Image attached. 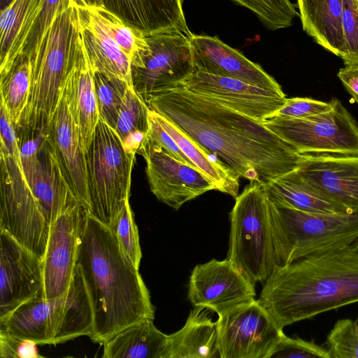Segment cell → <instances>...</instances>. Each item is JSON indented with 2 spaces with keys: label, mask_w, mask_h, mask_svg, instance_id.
I'll return each instance as SVG.
<instances>
[{
  "label": "cell",
  "mask_w": 358,
  "mask_h": 358,
  "mask_svg": "<svg viewBox=\"0 0 358 358\" xmlns=\"http://www.w3.org/2000/svg\"><path fill=\"white\" fill-rule=\"evenodd\" d=\"M147 106L239 178L265 184L298 167L301 155L262 122L180 85L153 97Z\"/></svg>",
  "instance_id": "1"
},
{
  "label": "cell",
  "mask_w": 358,
  "mask_h": 358,
  "mask_svg": "<svg viewBox=\"0 0 358 358\" xmlns=\"http://www.w3.org/2000/svg\"><path fill=\"white\" fill-rule=\"evenodd\" d=\"M77 266L90 299L95 343L103 344L129 326L155 319L150 292L137 268L120 246L114 231L87 210Z\"/></svg>",
  "instance_id": "2"
},
{
  "label": "cell",
  "mask_w": 358,
  "mask_h": 358,
  "mask_svg": "<svg viewBox=\"0 0 358 358\" xmlns=\"http://www.w3.org/2000/svg\"><path fill=\"white\" fill-rule=\"evenodd\" d=\"M281 328L358 302V249L315 253L276 266L258 299Z\"/></svg>",
  "instance_id": "3"
},
{
  "label": "cell",
  "mask_w": 358,
  "mask_h": 358,
  "mask_svg": "<svg viewBox=\"0 0 358 358\" xmlns=\"http://www.w3.org/2000/svg\"><path fill=\"white\" fill-rule=\"evenodd\" d=\"M82 46L78 9L70 7L54 20L30 58L31 93L17 131L48 125Z\"/></svg>",
  "instance_id": "4"
},
{
  "label": "cell",
  "mask_w": 358,
  "mask_h": 358,
  "mask_svg": "<svg viewBox=\"0 0 358 358\" xmlns=\"http://www.w3.org/2000/svg\"><path fill=\"white\" fill-rule=\"evenodd\" d=\"M92 329V306L78 266L64 294L49 299L36 296L0 320V332L38 345H57L90 336Z\"/></svg>",
  "instance_id": "5"
},
{
  "label": "cell",
  "mask_w": 358,
  "mask_h": 358,
  "mask_svg": "<svg viewBox=\"0 0 358 358\" xmlns=\"http://www.w3.org/2000/svg\"><path fill=\"white\" fill-rule=\"evenodd\" d=\"M268 203L276 266L358 240V211L310 213L279 204L269 196Z\"/></svg>",
  "instance_id": "6"
},
{
  "label": "cell",
  "mask_w": 358,
  "mask_h": 358,
  "mask_svg": "<svg viewBox=\"0 0 358 358\" xmlns=\"http://www.w3.org/2000/svg\"><path fill=\"white\" fill-rule=\"evenodd\" d=\"M227 259L255 285L276 267L268 194L264 184L250 182L235 199L229 214Z\"/></svg>",
  "instance_id": "7"
},
{
  "label": "cell",
  "mask_w": 358,
  "mask_h": 358,
  "mask_svg": "<svg viewBox=\"0 0 358 358\" xmlns=\"http://www.w3.org/2000/svg\"><path fill=\"white\" fill-rule=\"evenodd\" d=\"M89 213L111 227L129 200L135 156L128 153L116 131L99 120L85 153Z\"/></svg>",
  "instance_id": "8"
},
{
  "label": "cell",
  "mask_w": 358,
  "mask_h": 358,
  "mask_svg": "<svg viewBox=\"0 0 358 358\" xmlns=\"http://www.w3.org/2000/svg\"><path fill=\"white\" fill-rule=\"evenodd\" d=\"M333 108L305 119L271 116L262 124L300 155H358V124L336 98Z\"/></svg>",
  "instance_id": "9"
},
{
  "label": "cell",
  "mask_w": 358,
  "mask_h": 358,
  "mask_svg": "<svg viewBox=\"0 0 358 358\" xmlns=\"http://www.w3.org/2000/svg\"><path fill=\"white\" fill-rule=\"evenodd\" d=\"M0 231L43 259L50 226L24 176L22 166L0 153Z\"/></svg>",
  "instance_id": "10"
},
{
  "label": "cell",
  "mask_w": 358,
  "mask_h": 358,
  "mask_svg": "<svg viewBox=\"0 0 358 358\" xmlns=\"http://www.w3.org/2000/svg\"><path fill=\"white\" fill-rule=\"evenodd\" d=\"M147 49L131 63L132 86L147 104L180 85L194 71L189 37L181 33L146 36Z\"/></svg>",
  "instance_id": "11"
},
{
  "label": "cell",
  "mask_w": 358,
  "mask_h": 358,
  "mask_svg": "<svg viewBox=\"0 0 358 358\" xmlns=\"http://www.w3.org/2000/svg\"><path fill=\"white\" fill-rule=\"evenodd\" d=\"M220 358H269L285 334L258 299L218 315Z\"/></svg>",
  "instance_id": "12"
},
{
  "label": "cell",
  "mask_w": 358,
  "mask_h": 358,
  "mask_svg": "<svg viewBox=\"0 0 358 358\" xmlns=\"http://www.w3.org/2000/svg\"><path fill=\"white\" fill-rule=\"evenodd\" d=\"M137 153L146 162L151 192L159 201L175 210L208 191L217 190L206 174L172 157L148 134Z\"/></svg>",
  "instance_id": "13"
},
{
  "label": "cell",
  "mask_w": 358,
  "mask_h": 358,
  "mask_svg": "<svg viewBox=\"0 0 358 358\" xmlns=\"http://www.w3.org/2000/svg\"><path fill=\"white\" fill-rule=\"evenodd\" d=\"M86 211L78 202H74L67 206L51 224L43 257L41 297H59L70 287L76 271L81 228Z\"/></svg>",
  "instance_id": "14"
},
{
  "label": "cell",
  "mask_w": 358,
  "mask_h": 358,
  "mask_svg": "<svg viewBox=\"0 0 358 358\" xmlns=\"http://www.w3.org/2000/svg\"><path fill=\"white\" fill-rule=\"evenodd\" d=\"M180 85L262 122L273 116L287 99L284 92L199 71H194Z\"/></svg>",
  "instance_id": "15"
},
{
  "label": "cell",
  "mask_w": 358,
  "mask_h": 358,
  "mask_svg": "<svg viewBox=\"0 0 358 358\" xmlns=\"http://www.w3.org/2000/svg\"><path fill=\"white\" fill-rule=\"evenodd\" d=\"M255 285L227 259H213L192 271L187 298L194 306L208 308L219 315L255 299Z\"/></svg>",
  "instance_id": "16"
},
{
  "label": "cell",
  "mask_w": 358,
  "mask_h": 358,
  "mask_svg": "<svg viewBox=\"0 0 358 358\" xmlns=\"http://www.w3.org/2000/svg\"><path fill=\"white\" fill-rule=\"evenodd\" d=\"M0 320L38 296L43 287V259L0 231Z\"/></svg>",
  "instance_id": "17"
},
{
  "label": "cell",
  "mask_w": 358,
  "mask_h": 358,
  "mask_svg": "<svg viewBox=\"0 0 358 358\" xmlns=\"http://www.w3.org/2000/svg\"><path fill=\"white\" fill-rule=\"evenodd\" d=\"M49 143L62 174L77 201L90 208L85 152L71 110L65 83L48 125Z\"/></svg>",
  "instance_id": "18"
},
{
  "label": "cell",
  "mask_w": 358,
  "mask_h": 358,
  "mask_svg": "<svg viewBox=\"0 0 358 358\" xmlns=\"http://www.w3.org/2000/svg\"><path fill=\"white\" fill-rule=\"evenodd\" d=\"M189 40L194 71L234 78L266 90L284 92L278 83L260 65L251 62L217 37L192 34Z\"/></svg>",
  "instance_id": "19"
},
{
  "label": "cell",
  "mask_w": 358,
  "mask_h": 358,
  "mask_svg": "<svg viewBox=\"0 0 358 358\" xmlns=\"http://www.w3.org/2000/svg\"><path fill=\"white\" fill-rule=\"evenodd\" d=\"M296 171L348 212L358 211V155H301Z\"/></svg>",
  "instance_id": "20"
},
{
  "label": "cell",
  "mask_w": 358,
  "mask_h": 358,
  "mask_svg": "<svg viewBox=\"0 0 358 358\" xmlns=\"http://www.w3.org/2000/svg\"><path fill=\"white\" fill-rule=\"evenodd\" d=\"M26 180L50 227L69 205L78 202L68 187L48 139L34 158L22 162Z\"/></svg>",
  "instance_id": "21"
},
{
  "label": "cell",
  "mask_w": 358,
  "mask_h": 358,
  "mask_svg": "<svg viewBox=\"0 0 358 358\" xmlns=\"http://www.w3.org/2000/svg\"><path fill=\"white\" fill-rule=\"evenodd\" d=\"M103 7L145 36L162 33L192 35L182 0H103Z\"/></svg>",
  "instance_id": "22"
},
{
  "label": "cell",
  "mask_w": 358,
  "mask_h": 358,
  "mask_svg": "<svg viewBox=\"0 0 358 358\" xmlns=\"http://www.w3.org/2000/svg\"><path fill=\"white\" fill-rule=\"evenodd\" d=\"M80 35L93 71L120 78L132 86L131 60L87 8H77Z\"/></svg>",
  "instance_id": "23"
},
{
  "label": "cell",
  "mask_w": 358,
  "mask_h": 358,
  "mask_svg": "<svg viewBox=\"0 0 358 358\" xmlns=\"http://www.w3.org/2000/svg\"><path fill=\"white\" fill-rule=\"evenodd\" d=\"M211 312L194 306L184 326L168 335L164 358H220L217 322Z\"/></svg>",
  "instance_id": "24"
},
{
  "label": "cell",
  "mask_w": 358,
  "mask_h": 358,
  "mask_svg": "<svg viewBox=\"0 0 358 358\" xmlns=\"http://www.w3.org/2000/svg\"><path fill=\"white\" fill-rule=\"evenodd\" d=\"M83 42V41H82ZM65 85L72 114L86 153L100 120L93 73L83 43L82 50L70 71Z\"/></svg>",
  "instance_id": "25"
},
{
  "label": "cell",
  "mask_w": 358,
  "mask_h": 358,
  "mask_svg": "<svg viewBox=\"0 0 358 358\" xmlns=\"http://www.w3.org/2000/svg\"><path fill=\"white\" fill-rule=\"evenodd\" d=\"M303 30L326 50L342 57L343 0H297Z\"/></svg>",
  "instance_id": "26"
},
{
  "label": "cell",
  "mask_w": 358,
  "mask_h": 358,
  "mask_svg": "<svg viewBox=\"0 0 358 358\" xmlns=\"http://www.w3.org/2000/svg\"><path fill=\"white\" fill-rule=\"evenodd\" d=\"M43 0H13L1 10L0 74L22 52Z\"/></svg>",
  "instance_id": "27"
},
{
  "label": "cell",
  "mask_w": 358,
  "mask_h": 358,
  "mask_svg": "<svg viewBox=\"0 0 358 358\" xmlns=\"http://www.w3.org/2000/svg\"><path fill=\"white\" fill-rule=\"evenodd\" d=\"M264 185L272 201L287 207L316 213H349L324 195L296 169Z\"/></svg>",
  "instance_id": "28"
},
{
  "label": "cell",
  "mask_w": 358,
  "mask_h": 358,
  "mask_svg": "<svg viewBox=\"0 0 358 358\" xmlns=\"http://www.w3.org/2000/svg\"><path fill=\"white\" fill-rule=\"evenodd\" d=\"M154 320L139 321L103 343V358H164L168 335Z\"/></svg>",
  "instance_id": "29"
},
{
  "label": "cell",
  "mask_w": 358,
  "mask_h": 358,
  "mask_svg": "<svg viewBox=\"0 0 358 358\" xmlns=\"http://www.w3.org/2000/svg\"><path fill=\"white\" fill-rule=\"evenodd\" d=\"M152 112L157 120L173 138L183 153L215 184L217 191L236 199L238 195L239 176L217 157L203 150L173 123L157 112Z\"/></svg>",
  "instance_id": "30"
},
{
  "label": "cell",
  "mask_w": 358,
  "mask_h": 358,
  "mask_svg": "<svg viewBox=\"0 0 358 358\" xmlns=\"http://www.w3.org/2000/svg\"><path fill=\"white\" fill-rule=\"evenodd\" d=\"M31 88V59L21 53L9 69L1 73L0 80V96L7 106L17 130L27 107Z\"/></svg>",
  "instance_id": "31"
},
{
  "label": "cell",
  "mask_w": 358,
  "mask_h": 358,
  "mask_svg": "<svg viewBox=\"0 0 358 358\" xmlns=\"http://www.w3.org/2000/svg\"><path fill=\"white\" fill-rule=\"evenodd\" d=\"M108 34L129 57L131 63L147 49L146 36L103 6L87 8Z\"/></svg>",
  "instance_id": "32"
},
{
  "label": "cell",
  "mask_w": 358,
  "mask_h": 358,
  "mask_svg": "<svg viewBox=\"0 0 358 358\" xmlns=\"http://www.w3.org/2000/svg\"><path fill=\"white\" fill-rule=\"evenodd\" d=\"M92 73L100 119L114 129L126 90L130 85L124 80L96 71L92 70Z\"/></svg>",
  "instance_id": "33"
},
{
  "label": "cell",
  "mask_w": 358,
  "mask_h": 358,
  "mask_svg": "<svg viewBox=\"0 0 358 358\" xmlns=\"http://www.w3.org/2000/svg\"><path fill=\"white\" fill-rule=\"evenodd\" d=\"M252 11L266 29L275 31L288 28L297 15L289 0H231Z\"/></svg>",
  "instance_id": "34"
},
{
  "label": "cell",
  "mask_w": 358,
  "mask_h": 358,
  "mask_svg": "<svg viewBox=\"0 0 358 358\" xmlns=\"http://www.w3.org/2000/svg\"><path fill=\"white\" fill-rule=\"evenodd\" d=\"M150 108L131 86H128L114 130L124 141L136 132H148Z\"/></svg>",
  "instance_id": "35"
},
{
  "label": "cell",
  "mask_w": 358,
  "mask_h": 358,
  "mask_svg": "<svg viewBox=\"0 0 358 358\" xmlns=\"http://www.w3.org/2000/svg\"><path fill=\"white\" fill-rule=\"evenodd\" d=\"M325 344L330 358H358V322L349 318L337 320Z\"/></svg>",
  "instance_id": "36"
},
{
  "label": "cell",
  "mask_w": 358,
  "mask_h": 358,
  "mask_svg": "<svg viewBox=\"0 0 358 358\" xmlns=\"http://www.w3.org/2000/svg\"><path fill=\"white\" fill-rule=\"evenodd\" d=\"M115 232L120 248L134 266L139 269L142 252L134 215L128 200L110 227Z\"/></svg>",
  "instance_id": "37"
},
{
  "label": "cell",
  "mask_w": 358,
  "mask_h": 358,
  "mask_svg": "<svg viewBox=\"0 0 358 358\" xmlns=\"http://www.w3.org/2000/svg\"><path fill=\"white\" fill-rule=\"evenodd\" d=\"M70 7V0H43L40 13L22 53L31 58L54 20Z\"/></svg>",
  "instance_id": "38"
},
{
  "label": "cell",
  "mask_w": 358,
  "mask_h": 358,
  "mask_svg": "<svg viewBox=\"0 0 358 358\" xmlns=\"http://www.w3.org/2000/svg\"><path fill=\"white\" fill-rule=\"evenodd\" d=\"M330 358L326 348L314 341H306L298 336L291 338L283 334L269 358Z\"/></svg>",
  "instance_id": "39"
},
{
  "label": "cell",
  "mask_w": 358,
  "mask_h": 358,
  "mask_svg": "<svg viewBox=\"0 0 358 358\" xmlns=\"http://www.w3.org/2000/svg\"><path fill=\"white\" fill-rule=\"evenodd\" d=\"M344 65L358 64V0H343Z\"/></svg>",
  "instance_id": "40"
},
{
  "label": "cell",
  "mask_w": 358,
  "mask_h": 358,
  "mask_svg": "<svg viewBox=\"0 0 358 358\" xmlns=\"http://www.w3.org/2000/svg\"><path fill=\"white\" fill-rule=\"evenodd\" d=\"M333 102L307 97L287 98L285 104L273 115L288 118L305 119L331 110Z\"/></svg>",
  "instance_id": "41"
},
{
  "label": "cell",
  "mask_w": 358,
  "mask_h": 358,
  "mask_svg": "<svg viewBox=\"0 0 358 358\" xmlns=\"http://www.w3.org/2000/svg\"><path fill=\"white\" fill-rule=\"evenodd\" d=\"M0 153L22 164L16 127L4 101H0Z\"/></svg>",
  "instance_id": "42"
},
{
  "label": "cell",
  "mask_w": 358,
  "mask_h": 358,
  "mask_svg": "<svg viewBox=\"0 0 358 358\" xmlns=\"http://www.w3.org/2000/svg\"><path fill=\"white\" fill-rule=\"evenodd\" d=\"M34 341L0 332L1 358H40Z\"/></svg>",
  "instance_id": "43"
},
{
  "label": "cell",
  "mask_w": 358,
  "mask_h": 358,
  "mask_svg": "<svg viewBox=\"0 0 358 358\" xmlns=\"http://www.w3.org/2000/svg\"><path fill=\"white\" fill-rule=\"evenodd\" d=\"M148 134L159 144L169 155L183 163L197 168L183 153L170 134L159 123L152 110L150 109L148 113Z\"/></svg>",
  "instance_id": "44"
},
{
  "label": "cell",
  "mask_w": 358,
  "mask_h": 358,
  "mask_svg": "<svg viewBox=\"0 0 358 358\" xmlns=\"http://www.w3.org/2000/svg\"><path fill=\"white\" fill-rule=\"evenodd\" d=\"M337 76L345 89L358 103V64L345 65L339 69Z\"/></svg>",
  "instance_id": "45"
},
{
  "label": "cell",
  "mask_w": 358,
  "mask_h": 358,
  "mask_svg": "<svg viewBox=\"0 0 358 358\" xmlns=\"http://www.w3.org/2000/svg\"><path fill=\"white\" fill-rule=\"evenodd\" d=\"M70 6L76 8L103 6V0H70Z\"/></svg>",
  "instance_id": "46"
},
{
  "label": "cell",
  "mask_w": 358,
  "mask_h": 358,
  "mask_svg": "<svg viewBox=\"0 0 358 358\" xmlns=\"http://www.w3.org/2000/svg\"><path fill=\"white\" fill-rule=\"evenodd\" d=\"M13 0H0L1 10L6 8Z\"/></svg>",
  "instance_id": "47"
},
{
  "label": "cell",
  "mask_w": 358,
  "mask_h": 358,
  "mask_svg": "<svg viewBox=\"0 0 358 358\" xmlns=\"http://www.w3.org/2000/svg\"><path fill=\"white\" fill-rule=\"evenodd\" d=\"M353 245L358 249V240L353 244Z\"/></svg>",
  "instance_id": "48"
}]
</instances>
